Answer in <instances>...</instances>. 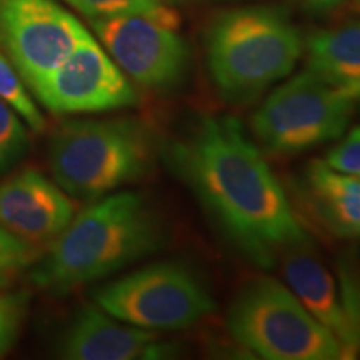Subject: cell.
I'll return each mask as SVG.
<instances>
[{
    "label": "cell",
    "mask_w": 360,
    "mask_h": 360,
    "mask_svg": "<svg viewBox=\"0 0 360 360\" xmlns=\"http://www.w3.org/2000/svg\"><path fill=\"white\" fill-rule=\"evenodd\" d=\"M165 159L219 231L257 267H276L283 252L309 244L281 182L236 117L195 115L170 141Z\"/></svg>",
    "instance_id": "cell-1"
},
{
    "label": "cell",
    "mask_w": 360,
    "mask_h": 360,
    "mask_svg": "<svg viewBox=\"0 0 360 360\" xmlns=\"http://www.w3.org/2000/svg\"><path fill=\"white\" fill-rule=\"evenodd\" d=\"M167 240L160 214L137 192L109 193L74 215L30 270L39 289L67 295L159 252Z\"/></svg>",
    "instance_id": "cell-2"
},
{
    "label": "cell",
    "mask_w": 360,
    "mask_h": 360,
    "mask_svg": "<svg viewBox=\"0 0 360 360\" xmlns=\"http://www.w3.org/2000/svg\"><path fill=\"white\" fill-rule=\"evenodd\" d=\"M299 29L276 7H240L215 17L205 56L217 92L231 103H250L285 79L302 56Z\"/></svg>",
    "instance_id": "cell-3"
},
{
    "label": "cell",
    "mask_w": 360,
    "mask_h": 360,
    "mask_svg": "<svg viewBox=\"0 0 360 360\" xmlns=\"http://www.w3.org/2000/svg\"><path fill=\"white\" fill-rule=\"evenodd\" d=\"M157 154L154 132L142 120L77 119L53 132L49 165L62 191L94 202L150 174Z\"/></svg>",
    "instance_id": "cell-4"
},
{
    "label": "cell",
    "mask_w": 360,
    "mask_h": 360,
    "mask_svg": "<svg viewBox=\"0 0 360 360\" xmlns=\"http://www.w3.org/2000/svg\"><path fill=\"white\" fill-rule=\"evenodd\" d=\"M233 340L267 360L342 359L339 340L297 299L290 287L260 276L240 287L225 314Z\"/></svg>",
    "instance_id": "cell-5"
},
{
    "label": "cell",
    "mask_w": 360,
    "mask_h": 360,
    "mask_svg": "<svg viewBox=\"0 0 360 360\" xmlns=\"http://www.w3.org/2000/svg\"><path fill=\"white\" fill-rule=\"evenodd\" d=\"M98 307L129 326L152 332L182 330L214 310L199 274L182 262H155L94 292Z\"/></svg>",
    "instance_id": "cell-6"
},
{
    "label": "cell",
    "mask_w": 360,
    "mask_h": 360,
    "mask_svg": "<svg viewBox=\"0 0 360 360\" xmlns=\"http://www.w3.org/2000/svg\"><path fill=\"white\" fill-rule=\"evenodd\" d=\"M357 102L305 69L265 98L252 115V134L265 150L300 154L339 139Z\"/></svg>",
    "instance_id": "cell-7"
},
{
    "label": "cell",
    "mask_w": 360,
    "mask_h": 360,
    "mask_svg": "<svg viewBox=\"0 0 360 360\" xmlns=\"http://www.w3.org/2000/svg\"><path fill=\"white\" fill-rule=\"evenodd\" d=\"M179 13L167 6L141 15L90 20L112 60L134 82L152 90H170L184 82L188 49L179 34Z\"/></svg>",
    "instance_id": "cell-8"
},
{
    "label": "cell",
    "mask_w": 360,
    "mask_h": 360,
    "mask_svg": "<svg viewBox=\"0 0 360 360\" xmlns=\"http://www.w3.org/2000/svg\"><path fill=\"white\" fill-rule=\"evenodd\" d=\"M29 90L45 109L58 115L101 114L139 102L134 85L90 34Z\"/></svg>",
    "instance_id": "cell-9"
},
{
    "label": "cell",
    "mask_w": 360,
    "mask_h": 360,
    "mask_svg": "<svg viewBox=\"0 0 360 360\" xmlns=\"http://www.w3.org/2000/svg\"><path fill=\"white\" fill-rule=\"evenodd\" d=\"M87 35L53 0H0V42L29 87L60 65Z\"/></svg>",
    "instance_id": "cell-10"
},
{
    "label": "cell",
    "mask_w": 360,
    "mask_h": 360,
    "mask_svg": "<svg viewBox=\"0 0 360 360\" xmlns=\"http://www.w3.org/2000/svg\"><path fill=\"white\" fill-rule=\"evenodd\" d=\"M74 215L69 193L39 170H20L0 182V227L27 244H52Z\"/></svg>",
    "instance_id": "cell-11"
},
{
    "label": "cell",
    "mask_w": 360,
    "mask_h": 360,
    "mask_svg": "<svg viewBox=\"0 0 360 360\" xmlns=\"http://www.w3.org/2000/svg\"><path fill=\"white\" fill-rule=\"evenodd\" d=\"M57 354L69 360H143L175 357L177 349L162 342L157 332L129 326L96 304L75 312Z\"/></svg>",
    "instance_id": "cell-12"
},
{
    "label": "cell",
    "mask_w": 360,
    "mask_h": 360,
    "mask_svg": "<svg viewBox=\"0 0 360 360\" xmlns=\"http://www.w3.org/2000/svg\"><path fill=\"white\" fill-rule=\"evenodd\" d=\"M282 270L287 285L304 307L339 340L342 359L360 352L342 304L340 287L332 272L309 250V244L292 247L282 254Z\"/></svg>",
    "instance_id": "cell-13"
},
{
    "label": "cell",
    "mask_w": 360,
    "mask_h": 360,
    "mask_svg": "<svg viewBox=\"0 0 360 360\" xmlns=\"http://www.w3.org/2000/svg\"><path fill=\"white\" fill-rule=\"evenodd\" d=\"M302 193L321 224L337 237L360 236V177L312 160L302 175Z\"/></svg>",
    "instance_id": "cell-14"
},
{
    "label": "cell",
    "mask_w": 360,
    "mask_h": 360,
    "mask_svg": "<svg viewBox=\"0 0 360 360\" xmlns=\"http://www.w3.org/2000/svg\"><path fill=\"white\" fill-rule=\"evenodd\" d=\"M307 69L328 85L360 98V20L323 29L307 40Z\"/></svg>",
    "instance_id": "cell-15"
},
{
    "label": "cell",
    "mask_w": 360,
    "mask_h": 360,
    "mask_svg": "<svg viewBox=\"0 0 360 360\" xmlns=\"http://www.w3.org/2000/svg\"><path fill=\"white\" fill-rule=\"evenodd\" d=\"M0 98L22 117V120L32 132H44L47 120L29 94V87L19 70L4 53H0Z\"/></svg>",
    "instance_id": "cell-16"
},
{
    "label": "cell",
    "mask_w": 360,
    "mask_h": 360,
    "mask_svg": "<svg viewBox=\"0 0 360 360\" xmlns=\"http://www.w3.org/2000/svg\"><path fill=\"white\" fill-rule=\"evenodd\" d=\"M30 148L29 130L22 117L0 98V175L24 160Z\"/></svg>",
    "instance_id": "cell-17"
},
{
    "label": "cell",
    "mask_w": 360,
    "mask_h": 360,
    "mask_svg": "<svg viewBox=\"0 0 360 360\" xmlns=\"http://www.w3.org/2000/svg\"><path fill=\"white\" fill-rule=\"evenodd\" d=\"M90 20L141 15L164 6L162 0H64Z\"/></svg>",
    "instance_id": "cell-18"
},
{
    "label": "cell",
    "mask_w": 360,
    "mask_h": 360,
    "mask_svg": "<svg viewBox=\"0 0 360 360\" xmlns=\"http://www.w3.org/2000/svg\"><path fill=\"white\" fill-rule=\"evenodd\" d=\"M25 317L22 295H0V357L15 345Z\"/></svg>",
    "instance_id": "cell-19"
},
{
    "label": "cell",
    "mask_w": 360,
    "mask_h": 360,
    "mask_svg": "<svg viewBox=\"0 0 360 360\" xmlns=\"http://www.w3.org/2000/svg\"><path fill=\"white\" fill-rule=\"evenodd\" d=\"M326 162L339 172L360 177V127L350 130L344 141L330 148Z\"/></svg>",
    "instance_id": "cell-20"
},
{
    "label": "cell",
    "mask_w": 360,
    "mask_h": 360,
    "mask_svg": "<svg viewBox=\"0 0 360 360\" xmlns=\"http://www.w3.org/2000/svg\"><path fill=\"white\" fill-rule=\"evenodd\" d=\"M35 259V247L0 227V270L11 272L25 267Z\"/></svg>",
    "instance_id": "cell-21"
},
{
    "label": "cell",
    "mask_w": 360,
    "mask_h": 360,
    "mask_svg": "<svg viewBox=\"0 0 360 360\" xmlns=\"http://www.w3.org/2000/svg\"><path fill=\"white\" fill-rule=\"evenodd\" d=\"M300 4L305 8H309L310 12H317V13H327L339 8L345 0H299Z\"/></svg>",
    "instance_id": "cell-22"
},
{
    "label": "cell",
    "mask_w": 360,
    "mask_h": 360,
    "mask_svg": "<svg viewBox=\"0 0 360 360\" xmlns=\"http://www.w3.org/2000/svg\"><path fill=\"white\" fill-rule=\"evenodd\" d=\"M6 276H7V272H2V270H0V285L6 282Z\"/></svg>",
    "instance_id": "cell-23"
},
{
    "label": "cell",
    "mask_w": 360,
    "mask_h": 360,
    "mask_svg": "<svg viewBox=\"0 0 360 360\" xmlns=\"http://www.w3.org/2000/svg\"><path fill=\"white\" fill-rule=\"evenodd\" d=\"M354 2H355V6H357V7L360 8V0H354Z\"/></svg>",
    "instance_id": "cell-24"
}]
</instances>
